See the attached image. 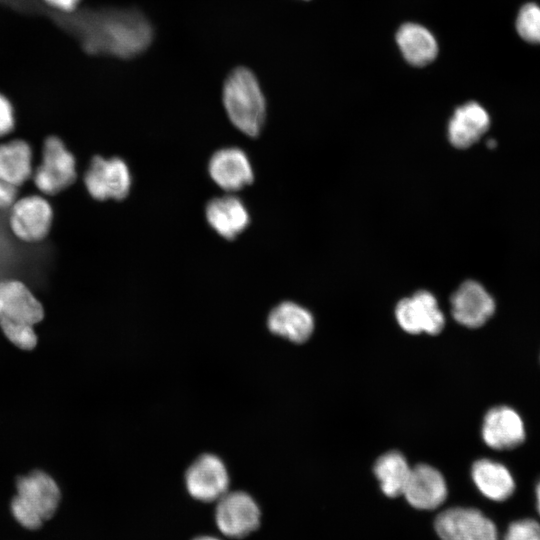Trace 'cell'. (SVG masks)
I'll return each instance as SVG.
<instances>
[{"label": "cell", "instance_id": "7c38bea8", "mask_svg": "<svg viewBox=\"0 0 540 540\" xmlns=\"http://www.w3.org/2000/svg\"><path fill=\"white\" fill-rule=\"evenodd\" d=\"M481 436L485 444L492 449H513L526 438L525 424L514 408L506 405L494 406L484 415Z\"/></svg>", "mask_w": 540, "mask_h": 540}, {"label": "cell", "instance_id": "8992f818", "mask_svg": "<svg viewBox=\"0 0 540 540\" xmlns=\"http://www.w3.org/2000/svg\"><path fill=\"white\" fill-rule=\"evenodd\" d=\"M83 182L93 199L106 201L124 199L132 180L130 170L121 158L95 155L84 173Z\"/></svg>", "mask_w": 540, "mask_h": 540}, {"label": "cell", "instance_id": "f546056e", "mask_svg": "<svg viewBox=\"0 0 540 540\" xmlns=\"http://www.w3.org/2000/svg\"><path fill=\"white\" fill-rule=\"evenodd\" d=\"M487 144H488L489 147H495L496 146V141L490 140L489 142H487Z\"/></svg>", "mask_w": 540, "mask_h": 540}, {"label": "cell", "instance_id": "484cf974", "mask_svg": "<svg viewBox=\"0 0 540 540\" xmlns=\"http://www.w3.org/2000/svg\"><path fill=\"white\" fill-rule=\"evenodd\" d=\"M17 196L18 188L0 179V209L10 208Z\"/></svg>", "mask_w": 540, "mask_h": 540}, {"label": "cell", "instance_id": "3957f363", "mask_svg": "<svg viewBox=\"0 0 540 540\" xmlns=\"http://www.w3.org/2000/svg\"><path fill=\"white\" fill-rule=\"evenodd\" d=\"M223 104L231 123L247 136H257L264 124L266 102L255 75L247 68L233 70L225 80Z\"/></svg>", "mask_w": 540, "mask_h": 540}, {"label": "cell", "instance_id": "8fae6325", "mask_svg": "<svg viewBox=\"0 0 540 540\" xmlns=\"http://www.w3.org/2000/svg\"><path fill=\"white\" fill-rule=\"evenodd\" d=\"M189 494L202 502L220 499L229 486V476L224 463L215 455L205 454L197 458L185 474Z\"/></svg>", "mask_w": 540, "mask_h": 540}, {"label": "cell", "instance_id": "52a82bcc", "mask_svg": "<svg viewBox=\"0 0 540 540\" xmlns=\"http://www.w3.org/2000/svg\"><path fill=\"white\" fill-rule=\"evenodd\" d=\"M54 211L44 195H28L10 207L9 226L12 233L26 243L43 241L53 225Z\"/></svg>", "mask_w": 540, "mask_h": 540}, {"label": "cell", "instance_id": "cb8c5ba5", "mask_svg": "<svg viewBox=\"0 0 540 540\" xmlns=\"http://www.w3.org/2000/svg\"><path fill=\"white\" fill-rule=\"evenodd\" d=\"M503 540H540V523L524 518L509 524Z\"/></svg>", "mask_w": 540, "mask_h": 540}, {"label": "cell", "instance_id": "d6986e66", "mask_svg": "<svg viewBox=\"0 0 540 540\" xmlns=\"http://www.w3.org/2000/svg\"><path fill=\"white\" fill-rule=\"evenodd\" d=\"M471 476L481 494L492 501H505L515 491L513 475L500 462L487 458L479 459L472 465Z\"/></svg>", "mask_w": 540, "mask_h": 540}, {"label": "cell", "instance_id": "30bf717a", "mask_svg": "<svg viewBox=\"0 0 540 540\" xmlns=\"http://www.w3.org/2000/svg\"><path fill=\"white\" fill-rule=\"evenodd\" d=\"M395 317L400 327L410 334L426 332L436 335L445 324L435 296L426 290L401 299L396 305Z\"/></svg>", "mask_w": 540, "mask_h": 540}, {"label": "cell", "instance_id": "9a60e30c", "mask_svg": "<svg viewBox=\"0 0 540 540\" xmlns=\"http://www.w3.org/2000/svg\"><path fill=\"white\" fill-rule=\"evenodd\" d=\"M402 495L414 508L431 510L439 507L446 499L447 485L437 469L419 464L411 468Z\"/></svg>", "mask_w": 540, "mask_h": 540}, {"label": "cell", "instance_id": "f1b7e54d", "mask_svg": "<svg viewBox=\"0 0 540 540\" xmlns=\"http://www.w3.org/2000/svg\"><path fill=\"white\" fill-rule=\"evenodd\" d=\"M192 540H220V539H218L216 537H213V536H209V535H203V536L195 537Z\"/></svg>", "mask_w": 540, "mask_h": 540}, {"label": "cell", "instance_id": "7a4b0ae2", "mask_svg": "<svg viewBox=\"0 0 540 540\" xmlns=\"http://www.w3.org/2000/svg\"><path fill=\"white\" fill-rule=\"evenodd\" d=\"M44 317L42 304L21 281L0 282V326L17 347L31 350L37 344L33 326Z\"/></svg>", "mask_w": 540, "mask_h": 540}, {"label": "cell", "instance_id": "7402d4cb", "mask_svg": "<svg viewBox=\"0 0 540 540\" xmlns=\"http://www.w3.org/2000/svg\"><path fill=\"white\" fill-rule=\"evenodd\" d=\"M410 470L405 457L398 451L381 455L374 464V474L382 492L388 497L403 494Z\"/></svg>", "mask_w": 540, "mask_h": 540}, {"label": "cell", "instance_id": "603a6c76", "mask_svg": "<svg viewBox=\"0 0 540 540\" xmlns=\"http://www.w3.org/2000/svg\"><path fill=\"white\" fill-rule=\"evenodd\" d=\"M516 30L525 41L540 44V6L527 3L522 6L516 18Z\"/></svg>", "mask_w": 540, "mask_h": 540}, {"label": "cell", "instance_id": "44dd1931", "mask_svg": "<svg viewBox=\"0 0 540 540\" xmlns=\"http://www.w3.org/2000/svg\"><path fill=\"white\" fill-rule=\"evenodd\" d=\"M33 150L24 139L0 143V179L20 187L32 178Z\"/></svg>", "mask_w": 540, "mask_h": 540}, {"label": "cell", "instance_id": "5b68a950", "mask_svg": "<svg viewBox=\"0 0 540 540\" xmlns=\"http://www.w3.org/2000/svg\"><path fill=\"white\" fill-rule=\"evenodd\" d=\"M76 168V158L64 141L50 135L43 142L41 163L33 170L31 179L42 195L55 196L75 183Z\"/></svg>", "mask_w": 540, "mask_h": 540}, {"label": "cell", "instance_id": "83f0119b", "mask_svg": "<svg viewBox=\"0 0 540 540\" xmlns=\"http://www.w3.org/2000/svg\"><path fill=\"white\" fill-rule=\"evenodd\" d=\"M535 499H536V508L540 515V480L536 483V486H535Z\"/></svg>", "mask_w": 540, "mask_h": 540}, {"label": "cell", "instance_id": "4fadbf2b", "mask_svg": "<svg viewBox=\"0 0 540 540\" xmlns=\"http://www.w3.org/2000/svg\"><path fill=\"white\" fill-rule=\"evenodd\" d=\"M451 314L467 328H479L495 312V301L477 281H464L451 295Z\"/></svg>", "mask_w": 540, "mask_h": 540}, {"label": "cell", "instance_id": "e0dca14e", "mask_svg": "<svg viewBox=\"0 0 540 540\" xmlns=\"http://www.w3.org/2000/svg\"><path fill=\"white\" fill-rule=\"evenodd\" d=\"M209 225L223 238L231 240L249 224V213L236 196L225 195L210 200L205 209Z\"/></svg>", "mask_w": 540, "mask_h": 540}, {"label": "cell", "instance_id": "2e32d148", "mask_svg": "<svg viewBox=\"0 0 540 540\" xmlns=\"http://www.w3.org/2000/svg\"><path fill=\"white\" fill-rule=\"evenodd\" d=\"M490 118L482 105L470 101L459 106L448 123V139L458 148L465 149L477 142L488 130Z\"/></svg>", "mask_w": 540, "mask_h": 540}, {"label": "cell", "instance_id": "d4e9b609", "mask_svg": "<svg viewBox=\"0 0 540 540\" xmlns=\"http://www.w3.org/2000/svg\"><path fill=\"white\" fill-rule=\"evenodd\" d=\"M16 125L15 108L9 97L0 91V138L13 132Z\"/></svg>", "mask_w": 540, "mask_h": 540}, {"label": "cell", "instance_id": "9c48e42d", "mask_svg": "<svg viewBox=\"0 0 540 540\" xmlns=\"http://www.w3.org/2000/svg\"><path fill=\"white\" fill-rule=\"evenodd\" d=\"M434 527L441 540H499L494 522L474 508L447 509L436 517Z\"/></svg>", "mask_w": 540, "mask_h": 540}, {"label": "cell", "instance_id": "6da1fadb", "mask_svg": "<svg viewBox=\"0 0 540 540\" xmlns=\"http://www.w3.org/2000/svg\"><path fill=\"white\" fill-rule=\"evenodd\" d=\"M69 33L88 55L134 57L151 43L152 27L137 10L79 6L62 13Z\"/></svg>", "mask_w": 540, "mask_h": 540}, {"label": "cell", "instance_id": "ffe728a7", "mask_svg": "<svg viewBox=\"0 0 540 540\" xmlns=\"http://www.w3.org/2000/svg\"><path fill=\"white\" fill-rule=\"evenodd\" d=\"M396 42L405 60L417 67L431 63L438 54L434 35L417 23H405L396 33Z\"/></svg>", "mask_w": 540, "mask_h": 540}, {"label": "cell", "instance_id": "ac0fdd59", "mask_svg": "<svg viewBox=\"0 0 540 540\" xmlns=\"http://www.w3.org/2000/svg\"><path fill=\"white\" fill-rule=\"evenodd\" d=\"M267 325L272 333L292 342L302 343L311 336L314 320L307 309L294 302L286 301L272 309Z\"/></svg>", "mask_w": 540, "mask_h": 540}, {"label": "cell", "instance_id": "ba28073f", "mask_svg": "<svg viewBox=\"0 0 540 540\" xmlns=\"http://www.w3.org/2000/svg\"><path fill=\"white\" fill-rule=\"evenodd\" d=\"M215 521L223 535L230 538H243L259 527L261 511L248 493L227 491L217 500Z\"/></svg>", "mask_w": 540, "mask_h": 540}, {"label": "cell", "instance_id": "4316f807", "mask_svg": "<svg viewBox=\"0 0 540 540\" xmlns=\"http://www.w3.org/2000/svg\"><path fill=\"white\" fill-rule=\"evenodd\" d=\"M47 7L61 13L75 11L83 0H41Z\"/></svg>", "mask_w": 540, "mask_h": 540}, {"label": "cell", "instance_id": "5bb4252c", "mask_svg": "<svg viewBox=\"0 0 540 540\" xmlns=\"http://www.w3.org/2000/svg\"><path fill=\"white\" fill-rule=\"evenodd\" d=\"M212 180L223 190L235 192L252 183L253 169L246 153L237 147L216 151L208 163Z\"/></svg>", "mask_w": 540, "mask_h": 540}, {"label": "cell", "instance_id": "277c9868", "mask_svg": "<svg viewBox=\"0 0 540 540\" xmlns=\"http://www.w3.org/2000/svg\"><path fill=\"white\" fill-rule=\"evenodd\" d=\"M11 502L15 519L27 529H38L56 512L61 493L54 479L43 471L18 478Z\"/></svg>", "mask_w": 540, "mask_h": 540}]
</instances>
